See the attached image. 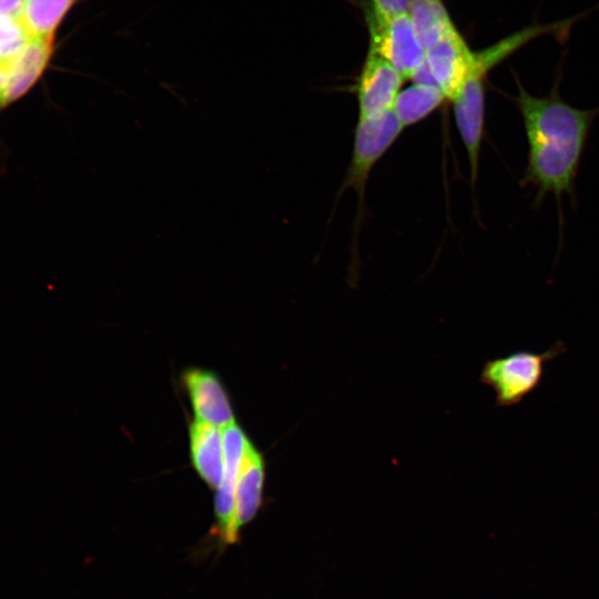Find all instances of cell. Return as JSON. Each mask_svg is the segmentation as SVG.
Here are the masks:
<instances>
[{"label": "cell", "instance_id": "1", "mask_svg": "<svg viewBox=\"0 0 599 599\" xmlns=\"http://www.w3.org/2000/svg\"><path fill=\"white\" fill-rule=\"evenodd\" d=\"M518 83L516 103L522 116L529 152L524 182L540 196L571 193L588 132L597 110H580L565 102L557 87L534 97Z\"/></svg>", "mask_w": 599, "mask_h": 599}, {"label": "cell", "instance_id": "6", "mask_svg": "<svg viewBox=\"0 0 599 599\" xmlns=\"http://www.w3.org/2000/svg\"><path fill=\"white\" fill-rule=\"evenodd\" d=\"M425 50L433 82L453 101L470 72L474 51L455 26L428 41Z\"/></svg>", "mask_w": 599, "mask_h": 599}, {"label": "cell", "instance_id": "15", "mask_svg": "<svg viewBox=\"0 0 599 599\" xmlns=\"http://www.w3.org/2000/svg\"><path fill=\"white\" fill-rule=\"evenodd\" d=\"M26 0H0V16H20Z\"/></svg>", "mask_w": 599, "mask_h": 599}, {"label": "cell", "instance_id": "7", "mask_svg": "<svg viewBox=\"0 0 599 599\" xmlns=\"http://www.w3.org/2000/svg\"><path fill=\"white\" fill-rule=\"evenodd\" d=\"M405 80L384 58L367 50L358 83V119L377 118L393 109Z\"/></svg>", "mask_w": 599, "mask_h": 599}, {"label": "cell", "instance_id": "12", "mask_svg": "<svg viewBox=\"0 0 599 599\" xmlns=\"http://www.w3.org/2000/svg\"><path fill=\"white\" fill-rule=\"evenodd\" d=\"M81 0H26L21 19L34 38H55L68 13Z\"/></svg>", "mask_w": 599, "mask_h": 599}, {"label": "cell", "instance_id": "4", "mask_svg": "<svg viewBox=\"0 0 599 599\" xmlns=\"http://www.w3.org/2000/svg\"><path fill=\"white\" fill-rule=\"evenodd\" d=\"M403 130L404 128L393 110L377 118L358 119L344 187H353L361 203L364 200L365 186L372 169L397 140Z\"/></svg>", "mask_w": 599, "mask_h": 599}, {"label": "cell", "instance_id": "2", "mask_svg": "<svg viewBox=\"0 0 599 599\" xmlns=\"http://www.w3.org/2000/svg\"><path fill=\"white\" fill-rule=\"evenodd\" d=\"M557 342L544 353L517 351L485 363L480 382L495 393L499 407L515 406L532 393L541 383L545 366L565 352Z\"/></svg>", "mask_w": 599, "mask_h": 599}, {"label": "cell", "instance_id": "3", "mask_svg": "<svg viewBox=\"0 0 599 599\" xmlns=\"http://www.w3.org/2000/svg\"><path fill=\"white\" fill-rule=\"evenodd\" d=\"M366 22L368 49L388 61L405 81L414 80L426 67V50L409 14Z\"/></svg>", "mask_w": 599, "mask_h": 599}, {"label": "cell", "instance_id": "10", "mask_svg": "<svg viewBox=\"0 0 599 599\" xmlns=\"http://www.w3.org/2000/svg\"><path fill=\"white\" fill-rule=\"evenodd\" d=\"M189 436L193 468L211 489H217L224 475L222 430L195 419L190 424Z\"/></svg>", "mask_w": 599, "mask_h": 599}, {"label": "cell", "instance_id": "5", "mask_svg": "<svg viewBox=\"0 0 599 599\" xmlns=\"http://www.w3.org/2000/svg\"><path fill=\"white\" fill-rule=\"evenodd\" d=\"M224 475L214 498V536L219 546L225 548L235 545L240 534L235 528V488L241 464L251 440L234 422L222 429Z\"/></svg>", "mask_w": 599, "mask_h": 599}, {"label": "cell", "instance_id": "9", "mask_svg": "<svg viewBox=\"0 0 599 599\" xmlns=\"http://www.w3.org/2000/svg\"><path fill=\"white\" fill-rule=\"evenodd\" d=\"M265 483V461L263 455L251 444L241 464L235 488V528L241 529L251 522L263 504Z\"/></svg>", "mask_w": 599, "mask_h": 599}, {"label": "cell", "instance_id": "13", "mask_svg": "<svg viewBox=\"0 0 599 599\" xmlns=\"http://www.w3.org/2000/svg\"><path fill=\"white\" fill-rule=\"evenodd\" d=\"M408 14L424 45L455 26L443 0H412Z\"/></svg>", "mask_w": 599, "mask_h": 599}, {"label": "cell", "instance_id": "11", "mask_svg": "<svg viewBox=\"0 0 599 599\" xmlns=\"http://www.w3.org/2000/svg\"><path fill=\"white\" fill-rule=\"evenodd\" d=\"M445 100V94L436 84L414 82L400 90L392 110L405 129L426 119Z\"/></svg>", "mask_w": 599, "mask_h": 599}, {"label": "cell", "instance_id": "8", "mask_svg": "<svg viewBox=\"0 0 599 599\" xmlns=\"http://www.w3.org/2000/svg\"><path fill=\"white\" fill-rule=\"evenodd\" d=\"M183 383L196 420L222 428L235 422L227 393L214 373L189 369L183 375Z\"/></svg>", "mask_w": 599, "mask_h": 599}, {"label": "cell", "instance_id": "14", "mask_svg": "<svg viewBox=\"0 0 599 599\" xmlns=\"http://www.w3.org/2000/svg\"><path fill=\"white\" fill-rule=\"evenodd\" d=\"M412 0H368L366 20L384 22L394 17L408 13Z\"/></svg>", "mask_w": 599, "mask_h": 599}]
</instances>
